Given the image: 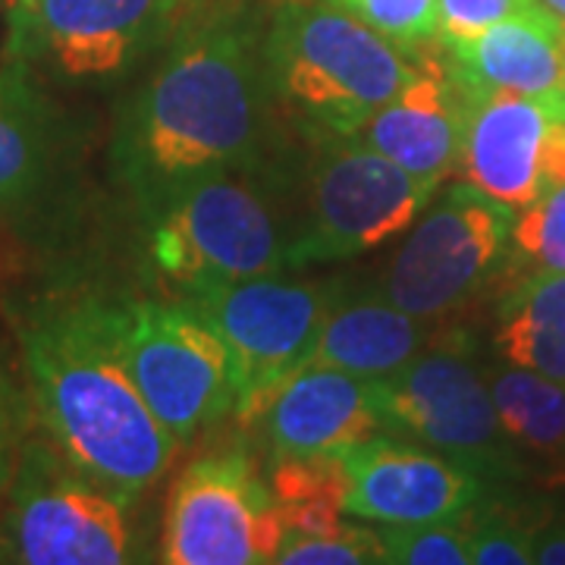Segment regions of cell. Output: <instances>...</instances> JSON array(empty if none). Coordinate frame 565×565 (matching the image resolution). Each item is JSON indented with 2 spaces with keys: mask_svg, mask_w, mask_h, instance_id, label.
Here are the masks:
<instances>
[{
  "mask_svg": "<svg viewBox=\"0 0 565 565\" xmlns=\"http://www.w3.org/2000/svg\"><path fill=\"white\" fill-rule=\"evenodd\" d=\"M274 110L262 32L236 3L185 0L158 66L120 107L114 177L151 217L185 182L274 163Z\"/></svg>",
  "mask_w": 565,
  "mask_h": 565,
  "instance_id": "1",
  "label": "cell"
},
{
  "mask_svg": "<svg viewBox=\"0 0 565 565\" xmlns=\"http://www.w3.org/2000/svg\"><path fill=\"white\" fill-rule=\"evenodd\" d=\"M29 390L47 437L88 478L139 500L180 440L163 427L110 340L102 299L35 308L20 327Z\"/></svg>",
  "mask_w": 565,
  "mask_h": 565,
  "instance_id": "2",
  "label": "cell"
},
{
  "mask_svg": "<svg viewBox=\"0 0 565 565\" xmlns=\"http://www.w3.org/2000/svg\"><path fill=\"white\" fill-rule=\"evenodd\" d=\"M274 102L311 139L355 136L415 76V54L323 0L282 3L262 35Z\"/></svg>",
  "mask_w": 565,
  "mask_h": 565,
  "instance_id": "3",
  "label": "cell"
},
{
  "mask_svg": "<svg viewBox=\"0 0 565 565\" xmlns=\"http://www.w3.org/2000/svg\"><path fill=\"white\" fill-rule=\"evenodd\" d=\"M145 221L151 258L180 286L292 270L299 214L289 211L277 163L185 182Z\"/></svg>",
  "mask_w": 565,
  "mask_h": 565,
  "instance_id": "4",
  "label": "cell"
},
{
  "mask_svg": "<svg viewBox=\"0 0 565 565\" xmlns=\"http://www.w3.org/2000/svg\"><path fill=\"white\" fill-rule=\"evenodd\" d=\"M102 305L110 340L141 399L180 446L236 408L239 386L233 355L192 305L151 299H102Z\"/></svg>",
  "mask_w": 565,
  "mask_h": 565,
  "instance_id": "5",
  "label": "cell"
},
{
  "mask_svg": "<svg viewBox=\"0 0 565 565\" xmlns=\"http://www.w3.org/2000/svg\"><path fill=\"white\" fill-rule=\"evenodd\" d=\"M512 223V207L468 180L440 185L405 230L377 289L422 321H446L503 277Z\"/></svg>",
  "mask_w": 565,
  "mask_h": 565,
  "instance_id": "6",
  "label": "cell"
},
{
  "mask_svg": "<svg viewBox=\"0 0 565 565\" xmlns=\"http://www.w3.org/2000/svg\"><path fill=\"white\" fill-rule=\"evenodd\" d=\"M311 141L292 267L359 258L405 236L444 185L408 173L359 136Z\"/></svg>",
  "mask_w": 565,
  "mask_h": 565,
  "instance_id": "7",
  "label": "cell"
},
{
  "mask_svg": "<svg viewBox=\"0 0 565 565\" xmlns=\"http://www.w3.org/2000/svg\"><path fill=\"white\" fill-rule=\"evenodd\" d=\"M7 544L25 565L136 563V497L88 478L54 440L22 444L10 478Z\"/></svg>",
  "mask_w": 565,
  "mask_h": 565,
  "instance_id": "8",
  "label": "cell"
},
{
  "mask_svg": "<svg viewBox=\"0 0 565 565\" xmlns=\"http://www.w3.org/2000/svg\"><path fill=\"white\" fill-rule=\"evenodd\" d=\"M185 0H7L3 63L102 88L167 44Z\"/></svg>",
  "mask_w": 565,
  "mask_h": 565,
  "instance_id": "9",
  "label": "cell"
},
{
  "mask_svg": "<svg viewBox=\"0 0 565 565\" xmlns=\"http://www.w3.org/2000/svg\"><path fill=\"white\" fill-rule=\"evenodd\" d=\"M381 427L478 465L493 481L519 468V446L509 440L490 396L487 371L459 333H437L399 371L371 381Z\"/></svg>",
  "mask_w": 565,
  "mask_h": 565,
  "instance_id": "10",
  "label": "cell"
},
{
  "mask_svg": "<svg viewBox=\"0 0 565 565\" xmlns=\"http://www.w3.org/2000/svg\"><path fill=\"white\" fill-rule=\"evenodd\" d=\"M182 292V302L192 305L230 349L239 386L236 408L243 412L280 377L308 364L340 286L258 274L189 282Z\"/></svg>",
  "mask_w": 565,
  "mask_h": 565,
  "instance_id": "11",
  "label": "cell"
},
{
  "mask_svg": "<svg viewBox=\"0 0 565 565\" xmlns=\"http://www.w3.org/2000/svg\"><path fill=\"white\" fill-rule=\"evenodd\" d=\"M280 512L248 456L211 452L177 478L163 512L161 563L262 565L280 550Z\"/></svg>",
  "mask_w": 565,
  "mask_h": 565,
  "instance_id": "12",
  "label": "cell"
},
{
  "mask_svg": "<svg viewBox=\"0 0 565 565\" xmlns=\"http://www.w3.org/2000/svg\"><path fill=\"white\" fill-rule=\"evenodd\" d=\"M345 515L374 525H424L465 519L484 503L493 478L449 452L374 434L340 452Z\"/></svg>",
  "mask_w": 565,
  "mask_h": 565,
  "instance_id": "13",
  "label": "cell"
},
{
  "mask_svg": "<svg viewBox=\"0 0 565 565\" xmlns=\"http://www.w3.org/2000/svg\"><path fill=\"white\" fill-rule=\"evenodd\" d=\"M412 54L415 76L405 82L393 102L367 117L355 136L408 173L444 182L462 161L471 92L437 39L412 47Z\"/></svg>",
  "mask_w": 565,
  "mask_h": 565,
  "instance_id": "14",
  "label": "cell"
},
{
  "mask_svg": "<svg viewBox=\"0 0 565 565\" xmlns=\"http://www.w3.org/2000/svg\"><path fill=\"white\" fill-rule=\"evenodd\" d=\"M243 415L262 427L274 459L340 456L384 430L371 381L315 362L264 390L255 403L245 405Z\"/></svg>",
  "mask_w": 565,
  "mask_h": 565,
  "instance_id": "15",
  "label": "cell"
},
{
  "mask_svg": "<svg viewBox=\"0 0 565 565\" xmlns=\"http://www.w3.org/2000/svg\"><path fill=\"white\" fill-rule=\"evenodd\" d=\"M559 120L565 98L471 92L459 161L465 180L519 214L544 192V145Z\"/></svg>",
  "mask_w": 565,
  "mask_h": 565,
  "instance_id": "16",
  "label": "cell"
},
{
  "mask_svg": "<svg viewBox=\"0 0 565 565\" xmlns=\"http://www.w3.org/2000/svg\"><path fill=\"white\" fill-rule=\"evenodd\" d=\"M444 47L468 92L565 98L563 20L553 17L546 7L509 17L490 25L478 39Z\"/></svg>",
  "mask_w": 565,
  "mask_h": 565,
  "instance_id": "17",
  "label": "cell"
},
{
  "mask_svg": "<svg viewBox=\"0 0 565 565\" xmlns=\"http://www.w3.org/2000/svg\"><path fill=\"white\" fill-rule=\"evenodd\" d=\"M437 333L440 330H434V323L403 311L381 289L349 296L340 289L308 362L381 381L424 352Z\"/></svg>",
  "mask_w": 565,
  "mask_h": 565,
  "instance_id": "18",
  "label": "cell"
},
{
  "mask_svg": "<svg viewBox=\"0 0 565 565\" xmlns=\"http://www.w3.org/2000/svg\"><path fill=\"white\" fill-rule=\"evenodd\" d=\"M63 151V117L35 73L0 63V214L51 182Z\"/></svg>",
  "mask_w": 565,
  "mask_h": 565,
  "instance_id": "19",
  "label": "cell"
},
{
  "mask_svg": "<svg viewBox=\"0 0 565 565\" xmlns=\"http://www.w3.org/2000/svg\"><path fill=\"white\" fill-rule=\"evenodd\" d=\"M493 349L500 362L565 384V274H531L497 305Z\"/></svg>",
  "mask_w": 565,
  "mask_h": 565,
  "instance_id": "20",
  "label": "cell"
},
{
  "mask_svg": "<svg viewBox=\"0 0 565 565\" xmlns=\"http://www.w3.org/2000/svg\"><path fill=\"white\" fill-rule=\"evenodd\" d=\"M490 396L509 440L544 459L565 456V384L531 367L500 364L487 371Z\"/></svg>",
  "mask_w": 565,
  "mask_h": 565,
  "instance_id": "21",
  "label": "cell"
},
{
  "mask_svg": "<svg viewBox=\"0 0 565 565\" xmlns=\"http://www.w3.org/2000/svg\"><path fill=\"white\" fill-rule=\"evenodd\" d=\"M267 487L286 531L333 534L345 525V475L340 456L274 459Z\"/></svg>",
  "mask_w": 565,
  "mask_h": 565,
  "instance_id": "22",
  "label": "cell"
},
{
  "mask_svg": "<svg viewBox=\"0 0 565 565\" xmlns=\"http://www.w3.org/2000/svg\"><path fill=\"white\" fill-rule=\"evenodd\" d=\"M531 274H565V182L541 192L512 223L503 277Z\"/></svg>",
  "mask_w": 565,
  "mask_h": 565,
  "instance_id": "23",
  "label": "cell"
},
{
  "mask_svg": "<svg viewBox=\"0 0 565 565\" xmlns=\"http://www.w3.org/2000/svg\"><path fill=\"white\" fill-rule=\"evenodd\" d=\"M544 522L500 503H481L468 512L471 563L475 565H527L534 563V544Z\"/></svg>",
  "mask_w": 565,
  "mask_h": 565,
  "instance_id": "24",
  "label": "cell"
},
{
  "mask_svg": "<svg viewBox=\"0 0 565 565\" xmlns=\"http://www.w3.org/2000/svg\"><path fill=\"white\" fill-rule=\"evenodd\" d=\"M377 537L390 565H471L468 515L424 525H381Z\"/></svg>",
  "mask_w": 565,
  "mask_h": 565,
  "instance_id": "25",
  "label": "cell"
},
{
  "mask_svg": "<svg viewBox=\"0 0 565 565\" xmlns=\"http://www.w3.org/2000/svg\"><path fill=\"white\" fill-rule=\"evenodd\" d=\"M280 565H384V544L377 531L343 525L333 534H296L286 531L274 556Z\"/></svg>",
  "mask_w": 565,
  "mask_h": 565,
  "instance_id": "26",
  "label": "cell"
},
{
  "mask_svg": "<svg viewBox=\"0 0 565 565\" xmlns=\"http://www.w3.org/2000/svg\"><path fill=\"white\" fill-rule=\"evenodd\" d=\"M405 51L437 39V0H323Z\"/></svg>",
  "mask_w": 565,
  "mask_h": 565,
  "instance_id": "27",
  "label": "cell"
},
{
  "mask_svg": "<svg viewBox=\"0 0 565 565\" xmlns=\"http://www.w3.org/2000/svg\"><path fill=\"white\" fill-rule=\"evenodd\" d=\"M541 7V0H437V41L459 44L478 39L490 25Z\"/></svg>",
  "mask_w": 565,
  "mask_h": 565,
  "instance_id": "28",
  "label": "cell"
},
{
  "mask_svg": "<svg viewBox=\"0 0 565 565\" xmlns=\"http://www.w3.org/2000/svg\"><path fill=\"white\" fill-rule=\"evenodd\" d=\"M22 408L17 390L0 374V490L10 487L22 449Z\"/></svg>",
  "mask_w": 565,
  "mask_h": 565,
  "instance_id": "29",
  "label": "cell"
},
{
  "mask_svg": "<svg viewBox=\"0 0 565 565\" xmlns=\"http://www.w3.org/2000/svg\"><path fill=\"white\" fill-rule=\"evenodd\" d=\"M534 563L565 565V515L541 525L537 544H534Z\"/></svg>",
  "mask_w": 565,
  "mask_h": 565,
  "instance_id": "30",
  "label": "cell"
},
{
  "mask_svg": "<svg viewBox=\"0 0 565 565\" xmlns=\"http://www.w3.org/2000/svg\"><path fill=\"white\" fill-rule=\"evenodd\" d=\"M546 10L553 13V17H559V20L565 22V0H541Z\"/></svg>",
  "mask_w": 565,
  "mask_h": 565,
  "instance_id": "31",
  "label": "cell"
},
{
  "mask_svg": "<svg viewBox=\"0 0 565 565\" xmlns=\"http://www.w3.org/2000/svg\"><path fill=\"white\" fill-rule=\"evenodd\" d=\"M7 553H10V544H7V537L0 534V563H7V559H10Z\"/></svg>",
  "mask_w": 565,
  "mask_h": 565,
  "instance_id": "32",
  "label": "cell"
},
{
  "mask_svg": "<svg viewBox=\"0 0 565 565\" xmlns=\"http://www.w3.org/2000/svg\"><path fill=\"white\" fill-rule=\"evenodd\" d=\"M563 47H565V22H563Z\"/></svg>",
  "mask_w": 565,
  "mask_h": 565,
  "instance_id": "33",
  "label": "cell"
},
{
  "mask_svg": "<svg viewBox=\"0 0 565 565\" xmlns=\"http://www.w3.org/2000/svg\"><path fill=\"white\" fill-rule=\"evenodd\" d=\"M3 3H7V0H0V7H3Z\"/></svg>",
  "mask_w": 565,
  "mask_h": 565,
  "instance_id": "34",
  "label": "cell"
}]
</instances>
